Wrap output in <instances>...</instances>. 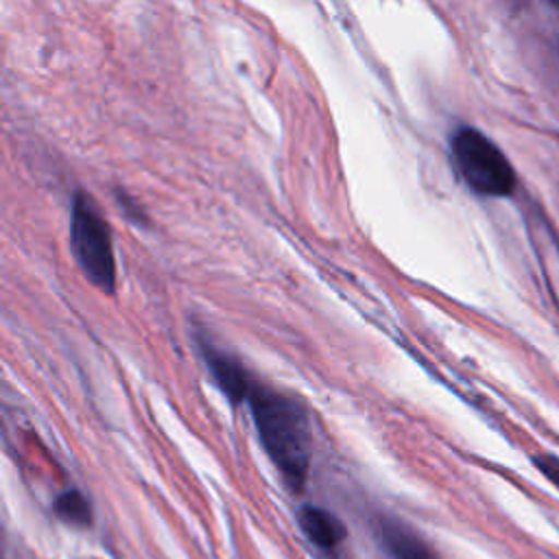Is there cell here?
Instances as JSON below:
<instances>
[{
    "mask_svg": "<svg viewBox=\"0 0 559 559\" xmlns=\"http://www.w3.org/2000/svg\"><path fill=\"white\" fill-rule=\"evenodd\" d=\"M249 408L264 452L293 491H301L312 461V426L306 406L269 386L251 384Z\"/></svg>",
    "mask_w": 559,
    "mask_h": 559,
    "instance_id": "cell-1",
    "label": "cell"
},
{
    "mask_svg": "<svg viewBox=\"0 0 559 559\" xmlns=\"http://www.w3.org/2000/svg\"><path fill=\"white\" fill-rule=\"evenodd\" d=\"M70 245L83 275L100 290L116 288V258L107 223L85 194H74L70 218Z\"/></svg>",
    "mask_w": 559,
    "mask_h": 559,
    "instance_id": "cell-2",
    "label": "cell"
},
{
    "mask_svg": "<svg viewBox=\"0 0 559 559\" xmlns=\"http://www.w3.org/2000/svg\"><path fill=\"white\" fill-rule=\"evenodd\" d=\"M452 155L459 173L472 190L487 197H507L515 175L507 157L476 129H461L452 138Z\"/></svg>",
    "mask_w": 559,
    "mask_h": 559,
    "instance_id": "cell-3",
    "label": "cell"
},
{
    "mask_svg": "<svg viewBox=\"0 0 559 559\" xmlns=\"http://www.w3.org/2000/svg\"><path fill=\"white\" fill-rule=\"evenodd\" d=\"M201 354L212 373V380L231 404H240L242 400L249 397L251 382L247 378V371L234 356H229L223 349H216L207 341H201Z\"/></svg>",
    "mask_w": 559,
    "mask_h": 559,
    "instance_id": "cell-4",
    "label": "cell"
},
{
    "mask_svg": "<svg viewBox=\"0 0 559 559\" xmlns=\"http://www.w3.org/2000/svg\"><path fill=\"white\" fill-rule=\"evenodd\" d=\"M297 524L308 542L328 550L338 546L347 535L345 524L334 513L314 504H304L297 511Z\"/></svg>",
    "mask_w": 559,
    "mask_h": 559,
    "instance_id": "cell-5",
    "label": "cell"
},
{
    "mask_svg": "<svg viewBox=\"0 0 559 559\" xmlns=\"http://www.w3.org/2000/svg\"><path fill=\"white\" fill-rule=\"evenodd\" d=\"M382 544L393 559H435L430 548L402 522H382Z\"/></svg>",
    "mask_w": 559,
    "mask_h": 559,
    "instance_id": "cell-6",
    "label": "cell"
},
{
    "mask_svg": "<svg viewBox=\"0 0 559 559\" xmlns=\"http://www.w3.org/2000/svg\"><path fill=\"white\" fill-rule=\"evenodd\" d=\"M55 513L74 524V526H87L92 524V507L87 502V498L81 491H63L57 500H55Z\"/></svg>",
    "mask_w": 559,
    "mask_h": 559,
    "instance_id": "cell-7",
    "label": "cell"
},
{
    "mask_svg": "<svg viewBox=\"0 0 559 559\" xmlns=\"http://www.w3.org/2000/svg\"><path fill=\"white\" fill-rule=\"evenodd\" d=\"M535 465L539 467V472L552 480L557 487H559V459L552 456V454H542V456H535Z\"/></svg>",
    "mask_w": 559,
    "mask_h": 559,
    "instance_id": "cell-8",
    "label": "cell"
},
{
    "mask_svg": "<svg viewBox=\"0 0 559 559\" xmlns=\"http://www.w3.org/2000/svg\"><path fill=\"white\" fill-rule=\"evenodd\" d=\"M550 2H552V4H559V0H550Z\"/></svg>",
    "mask_w": 559,
    "mask_h": 559,
    "instance_id": "cell-9",
    "label": "cell"
}]
</instances>
